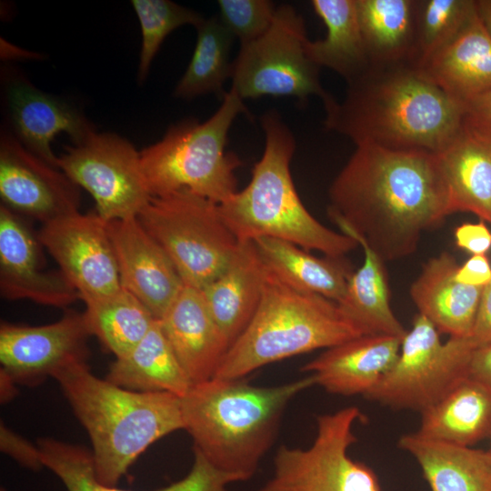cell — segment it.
Segmentation results:
<instances>
[{
	"label": "cell",
	"mask_w": 491,
	"mask_h": 491,
	"mask_svg": "<svg viewBox=\"0 0 491 491\" xmlns=\"http://www.w3.org/2000/svg\"><path fill=\"white\" fill-rule=\"evenodd\" d=\"M266 266L288 286L338 303L353 273L342 258L317 257L290 242L261 237L253 241Z\"/></svg>",
	"instance_id": "f1b7e54d"
},
{
	"label": "cell",
	"mask_w": 491,
	"mask_h": 491,
	"mask_svg": "<svg viewBox=\"0 0 491 491\" xmlns=\"http://www.w3.org/2000/svg\"><path fill=\"white\" fill-rule=\"evenodd\" d=\"M121 286L159 320L185 284L170 257L138 218L108 222Z\"/></svg>",
	"instance_id": "e0dca14e"
},
{
	"label": "cell",
	"mask_w": 491,
	"mask_h": 491,
	"mask_svg": "<svg viewBox=\"0 0 491 491\" xmlns=\"http://www.w3.org/2000/svg\"><path fill=\"white\" fill-rule=\"evenodd\" d=\"M219 19L240 45L249 43L266 32L276 11L268 0H219Z\"/></svg>",
	"instance_id": "8d00e7d4"
},
{
	"label": "cell",
	"mask_w": 491,
	"mask_h": 491,
	"mask_svg": "<svg viewBox=\"0 0 491 491\" xmlns=\"http://www.w3.org/2000/svg\"><path fill=\"white\" fill-rule=\"evenodd\" d=\"M476 10L484 26L491 35V0H476Z\"/></svg>",
	"instance_id": "f6af8a7d"
},
{
	"label": "cell",
	"mask_w": 491,
	"mask_h": 491,
	"mask_svg": "<svg viewBox=\"0 0 491 491\" xmlns=\"http://www.w3.org/2000/svg\"><path fill=\"white\" fill-rule=\"evenodd\" d=\"M309 39L303 17L289 5L276 7L270 27L258 38L240 45L232 62V87L241 99L265 95L293 96L305 102L332 96L322 87L320 67L306 52Z\"/></svg>",
	"instance_id": "9c48e42d"
},
{
	"label": "cell",
	"mask_w": 491,
	"mask_h": 491,
	"mask_svg": "<svg viewBox=\"0 0 491 491\" xmlns=\"http://www.w3.org/2000/svg\"><path fill=\"white\" fill-rule=\"evenodd\" d=\"M470 337L476 346L491 342V282L483 289Z\"/></svg>",
	"instance_id": "b9f144b4"
},
{
	"label": "cell",
	"mask_w": 491,
	"mask_h": 491,
	"mask_svg": "<svg viewBox=\"0 0 491 491\" xmlns=\"http://www.w3.org/2000/svg\"><path fill=\"white\" fill-rule=\"evenodd\" d=\"M37 237L84 303L122 288L108 222L97 214L76 212L47 222Z\"/></svg>",
	"instance_id": "4fadbf2b"
},
{
	"label": "cell",
	"mask_w": 491,
	"mask_h": 491,
	"mask_svg": "<svg viewBox=\"0 0 491 491\" xmlns=\"http://www.w3.org/2000/svg\"><path fill=\"white\" fill-rule=\"evenodd\" d=\"M454 235L456 245L472 255H486L491 248V232L484 221L465 223Z\"/></svg>",
	"instance_id": "ab89813d"
},
{
	"label": "cell",
	"mask_w": 491,
	"mask_h": 491,
	"mask_svg": "<svg viewBox=\"0 0 491 491\" xmlns=\"http://www.w3.org/2000/svg\"><path fill=\"white\" fill-rule=\"evenodd\" d=\"M195 28V46L174 96L191 99L207 94L224 95L223 85L231 77L229 55L235 37L217 16L204 19Z\"/></svg>",
	"instance_id": "836d02e7"
},
{
	"label": "cell",
	"mask_w": 491,
	"mask_h": 491,
	"mask_svg": "<svg viewBox=\"0 0 491 491\" xmlns=\"http://www.w3.org/2000/svg\"><path fill=\"white\" fill-rule=\"evenodd\" d=\"M58 167L93 197L107 222L135 217L152 198L140 152L126 139L94 132L58 156Z\"/></svg>",
	"instance_id": "7c38bea8"
},
{
	"label": "cell",
	"mask_w": 491,
	"mask_h": 491,
	"mask_svg": "<svg viewBox=\"0 0 491 491\" xmlns=\"http://www.w3.org/2000/svg\"><path fill=\"white\" fill-rule=\"evenodd\" d=\"M265 134L264 153L255 165L248 185L219 204L223 219L239 241L272 237L307 251L342 258L357 242L317 221L301 201L290 171L296 140L275 111L260 118Z\"/></svg>",
	"instance_id": "5b68a950"
},
{
	"label": "cell",
	"mask_w": 491,
	"mask_h": 491,
	"mask_svg": "<svg viewBox=\"0 0 491 491\" xmlns=\"http://www.w3.org/2000/svg\"><path fill=\"white\" fill-rule=\"evenodd\" d=\"M131 5L141 27L142 45L137 78L142 83L166 36L185 25L196 27L205 18L169 0H132Z\"/></svg>",
	"instance_id": "d590c367"
},
{
	"label": "cell",
	"mask_w": 491,
	"mask_h": 491,
	"mask_svg": "<svg viewBox=\"0 0 491 491\" xmlns=\"http://www.w3.org/2000/svg\"><path fill=\"white\" fill-rule=\"evenodd\" d=\"M90 336L84 314L74 311L44 326L2 323L0 371L16 385H40L66 366L87 361Z\"/></svg>",
	"instance_id": "5bb4252c"
},
{
	"label": "cell",
	"mask_w": 491,
	"mask_h": 491,
	"mask_svg": "<svg viewBox=\"0 0 491 491\" xmlns=\"http://www.w3.org/2000/svg\"><path fill=\"white\" fill-rule=\"evenodd\" d=\"M490 450H491V448H490Z\"/></svg>",
	"instance_id": "7dc6e473"
},
{
	"label": "cell",
	"mask_w": 491,
	"mask_h": 491,
	"mask_svg": "<svg viewBox=\"0 0 491 491\" xmlns=\"http://www.w3.org/2000/svg\"><path fill=\"white\" fill-rule=\"evenodd\" d=\"M398 446L420 466L432 491H491V450L425 438L416 432Z\"/></svg>",
	"instance_id": "d4e9b609"
},
{
	"label": "cell",
	"mask_w": 491,
	"mask_h": 491,
	"mask_svg": "<svg viewBox=\"0 0 491 491\" xmlns=\"http://www.w3.org/2000/svg\"><path fill=\"white\" fill-rule=\"evenodd\" d=\"M361 336L336 302L288 286L266 266L260 304L215 377L242 379L264 366Z\"/></svg>",
	"instance_id": "8992f818"
},
{
	"label": "cell",
	"mask_w": 491,
	"mask_h": 491,
	"mask_svg": "<svg viewBox=\"0 0 491 491\" xmlns=\"http://www.w3.org/2000/svg\"><path fill=\"white\" fill-rule=\"evenodd\" d=\"M136 217L184 284L200 290L227 267L239 246L219 204L186 189L152 197Z\"/></svg>",
	"instance_id": "ba28073f"
},
{
	"label": "cell",
	"mask_w": 491,
	"mask_h": 491,
	"mask_svg": "<svg viewBox=\"0 0 491 491\" xmlns=\"http://www.w3.org/2000/svg\"><path fill=\"white\" fill-rule=\"evenodd\" d=\"M354 239L363 248L364 263L351 274L346 293L336 304L364 336L385 335L403 339L407 331L390 306L385 262L363 240Z\"/></svg>",
	"instance_id": "1f68e13d"
},
{
	"label": "cell",
	"mask_w": 491,
	"mask_h": 491,
	"mask_svg": "<svg viewBox=\"0 0 491 491\" xmlns=\"http://www.w3.org/2000/svg\"><path fill=\"white\" fill-rule=\"evenodd\" d=\"M44 466L55 474L67 491H131L100 483L95 474L91 452L83 447L53 438H42L37 444ZM237 477L213 466L194 450V462L182 479L155 491H226Z\"/></svg>",
	"instance_id": "cb8c5ba5"
},
{
	"label": "cell",
	"mask_w": 491,
	"mask_h": 491,
	"mask_svg": "<svg viewBox=\"0 0 491 491\" xmlns=\"http://www.w3.org/2000/svg\"><path fill=\"white\" fill-rule=\"evenodd\" d=\"M248 111L237 94L225 92L219 108L205 121L172 125L163 138L140 152L152 197L186 189L222 204L237 190L235 170L241 160L225 151L235 119Z\"/></svg>",
	"instance_id": "52a82bcc"
},
{
	"label": "cell",
	"mask_w": 491,
	"mask_h": 491,
	"mask_svg": "<svg viewBox=\"0 0 491 491\" xmlns=\"http://www.w3.org/2000/svg\"><path fill=\"white\" fill-rule=\"evenodd\" d=\"M316 385L312 375L275 386L213 377L181 397L184 429L216 468L251 478L276 436L289 402Z\"/></svg>",
	"instance_id": "3957f363"
},
{
	"label": "cell",
	"mask_w": 491,
	"mask_h": 491,
	"mask_svg": "<svg viewBox=\"0 0 491 491\" xmlns=\"http://www.w3.org/2000/svg\"><path fill=\"white\" fill-rule=\"evenodd\" d=\"M227 267L201 289L206 306L230 346L244 332L262 298L266 266L253 241H239Z\"/></svg>",
	"instance_id": "603a6c76"
},
{
	"label": "cell",
	"mask_w": 491,
	"mask_h": 491,
	"mask_svg": "<svg viewBox=\"0 0 491 491\" xmlns=\"http://www.w3.org/2000/svg\"><path fill=\"white\" fill-rule=\"evenodd\" d=\"M325 127L357 145L440 153L463 131L465 108L416 63L371 65L324 103Z\"/></svg>",
	"instance_id": "7a4b0ae2"
},
{
	"label": "cell",
	"mask_w": 491,
	"mask_h": 491,
	"mask_svg": "<svg viewBox=\"0 0 491 491\" xmlns=\"http://www.w3.org/2000/svg\"><path fill=\"white\" fill-rule=\"evenodd\" d=\"M455 257L443 252L423 266L410 287L411 298L420 315L439 333L450 337L470 336L484 287L458 282Z\"/></svg>",
	"instance_id": "44dd1931"
},
{
	"label": "cell",
	"mask_w": 491,
	"mask_h": 491,
	"mask_svg": "<svg viewBox=\"0 0 491 491\" xmlns=\"http://www.w3.org/2000/svg\"><path fill=\"white\" fill-rule=\"evenodd\" d=\"M476 344L470 337H449L417 314L402 339L398 357L379 383L365 396L395 409L420 413L468 377V365Z\"/></svg>",
	"instance_id": "30bf717a"
},
{
	"label": "cell",
	"mask_w": 491,
	"mask_h": 491,
	"mask_svg": "<svg viewBox=\"0 0 491 491\" xmlns=\"http://www.w3.org/2000/svg\"><path fill=\"white\" fill-rule=\"evenodd\" d=\"M0 196L3 205L42 225L79 212V187L7 134L0 141Z\"/></svg>",
	"instance_id": "9a60e30c"
},
{
	"label": "cell",
	"mask_w": 491,
	"mask_h": 491,
	"mask_svg": "<svg viewBox=\"0 0 491 491\" xmlns=\"http://www.w3.org/2000/svg\"><path fill=\"white\" fill-rule=\"evenodd\" d=\"M0 447L2 452L29 469L38 470L44 466L38 446L33 445L3 423L0 426Z\"/></svg>",
	"instance_id": "74e56055"
},
{
	"label": "cell",
	"mask_w": 491,
	"mask_h": 491,
	"mask_svg": "<svg viewBox=\"0 0 491 491\" xmlns=\"http://www.w3.org/2000/svg\"><path fill=\"white\" fill-rule=\"evenodd\" d=\"M476 13V0H417V65L453 41Z\"/></svg>",
	"instance_id": "e575fe53"
},
{
	"label": "cell",
	"mask_w": 491,
	"mask_h": 491,
	"mask_svg": "<svg viewBox=\"0 0 491 491\" xmlns=\"http://www.w3.org/2000/svg\"><path fill=\"white\" fill-rule=\"evenodd\" d=\"M456 278L458 282L476 287H485L491 282V266L486 255H473L458 266Z\"/></svg>",
	"instance_id": "60d3db41"
},
{
	"label": "cell",
	"mask_w": 491,
	"mask_h": 491,
	"mask_svg": "<svg viewBox=\"0 0 491 491\" xmlns=\"http://www.w3.org/2000/svg\"><path fill=\"white\" fill-rule=\"evenodd\" d=\"M159 322L192 384L215 377L230 343L212 316L202 291L185 285Z\"/></svg>",
	"instance_id": "ac0fdd59"
},
{
	"label": "cell",
	"mask_w": 491,
	"mask_h": 491,
	"mask_svg": "<svg viewBox=\"0 0 491 491\" xmlns=\"http://www.w3.org/2000/svg\"><path fill=\"white\" fill-rule=\"evenodd\" d=\"M315 13L326 27L323 39L306 43V52L320 68L327 67L346 84L371 65L363 40L356 0H313Z\"/></svg>",
	"instance_id": "4dcf8cb0"
},
{
	"label": "cell",
	"mask_w": 491,
	"mask_h": 491,
	"mask_svg": "<svg viewBox=\"0 0 491 491\" xmlns=\"http://www.w3.org/2000/svg\"><path fill=\"white\" fill-rule=\"evenodd\" d=\"M92 443L97 480L116 486L129 467L155 441L184 429L181 397L137 392L95 376L87 361L75 362L54 377Z\"/></svg>",
	"instance_id": "277c9868"
},
{
	"label": "cell",
	"mask_w": 491,
	"mask_h": 491,
	"mask_svg": "<svg viewBox=\"0 0 491 491\" xmlns=\"http://www.w3.org/2000/svg\"><path fill=\"white\" fill-rule=\"evenodd\" d=\"M416 433L425 438L462 446L491 437V390L466 378L421 412Z\"/></svg>",
	"instance_id": "484cf974"
},
{
	"label": "cell",
	"mask_w": 491,
	"mask_h": 491,
	"mask_svg": "<svg viewBox=\"0 0 491 491\" xmlns=\"http://www.w3.org/2000/svg\"><path fill=\"white\" fill-rule=\"evenodd\" d=\"M0 55L5 60L41 58L40 54L18 47L3 38L0 41Z\"/></svg>",
	"instance_id": "ee69618b"
},
{
	"label": "cell",
	"mask_w": 491,
	"mask_h": 491,
	"mask_svg": "<svg viewBox=\"0 0 491 491\" xmlns=\"http://www.w3.org/2000/svg\"><path fill=\"white\" fill-rule=\"evenodd\" d=\"M356 1L370 64H417V0Z\"/></svg>",
	"instance_id": "f546056e"
},
{
	"label": "cell",
	"mask_w": 491,
	"mask_h": 491,
	"mask_svg": "<svg viewBox=\"0 0 491 491\" xmlns=\"http://www.w3.org/2000/svg\"><path fill=\"white\" fill-rule=\"evenodd\" d=\"M437 155L450 213L470 212L491 224V145L463 130Z\"/></svg>",
	"instance_id": "83f0119b"
},
{
	"label": "cell",
	"mask_w": 491,
	"mask_h": 491,
	"mask_svg": "<svg viewBox=\"0 0 491 491\" xmlns=\"http://www.w3.org/2000/svg\"><path fill=\"white\" fill-rule=\"evenodd\" d=\"M105 379L137 392H165L183 397L193 386L159 320L127 354L111 364Z\"/></svg>",
	"instance_id": "4316f807"
},
{
	"label": "cell",
	"mask_w": 491,
	"mask_h": 491,
	"mask_svg": "<svg viewBox=\"0 0 491 491\" xmlns=\"http://www.w3.org/2000/svg\"><path fill=\"white\" fill-rule=\"evenodd\" d=\"M1 399L5 402L11 399L15 393V383L5 373L0 371Z\"/></svg>",
	"instance_id": "bcb514c9"
},
{
	"label": "cell",
	"mask_w": 491,
	"mask_h": 491,
	"mask_svg": "<svg viewBox=\"0 0 491 491\" xmlns=\"http://www.w3.org/2000/svg\"><path fill=\"white\" fill-rule=\"evenodd\" d=\"M328 215L384 262L415 253L424 231L451 215L437 154L357 145L333 180Z\"/></svg>",
	"instance_id": "6da1fadb"
},
{
	"label": "cell",
	"mask_w": 491,
	"mask_h": 491,
	"mask_svg": "<svg viewBox=\"0 0 491 491\" xmlns=\"http://www.w3.org/2000/svg\"><path fill=\"white\" fill-rule=\"evenodd\" d=\"M463 130L491 145V92L476 98L466 106Z\"/></svg>",
	"instance_id": "f35d334b"
},
{
	"label": "cell",
	"mask_w": 491,
	"mask_h": 491,
	"mask_svg": "<svg viewBox=\"0 0 491 491\" xmlns=\"http://www.w3.org/2000/svg\"><path fill=\"white\" fill-rule=\"evenodd\" d=\"M85 305L83 314L91 336H96L115 358L131 351L157 320L123 287L108 296L87 301Z\"/></svg>",
	"instance_id": "d6a6232c"
},
{
	"label": "cell",
	"mask_w": 491,
	"mask_h": 491,
	"mask_svg": "<svg viewBox=\"0 0 491 491\" xmlns=\"http://www.w3.org/2000/svg\"><path fill=\"white\" fill-rule=\"evenodd\" d=\"M468 377L491 390V342L477 346L468 365Z\"/></svg>",
	"instance_id": "7bdbcfd3"
},
{
	"label": "cell",
	"mask_w": 491,
	"mask_h": 491,
	"mask_svg": "<svg viewBox=\"0 0 491 491\" xmlns=\"http://www.w3.org/2000/svg\"><path fill=\"white\" fill-rule=\"evenodd\" d=\"M41 244L18 213L0 206V291L10 300L65 307L80 299L60 271L45 270Z\"/></svg>",
	"instance_id": "2e32d148"
},
{
	"label": "cell",
	"mask_w": 491,
	"mask_h": 491,
	"mask_svg": "<svg viewBox=\"0 0 491 491\" xmlns=\"http://www.w3.org/2000/svg\"><path fill=\"white\" fill-rule=\"evenodd\" d=\"M401 343L392 336H361L326 349L302 370L329 393L365 396L394 366Z\"/></svg>",
	"instance_id": "ffe728a7"
},
{
	"label": "cell",
	"mask_w": 491,
	"mask_h": 491,
	"mask_svg": "<svg viewBox=\"0 0 491 491\" xmlns=\"http://www.w3.org/2000/svg\"><path fill=\"white\" fill-rule=\"evenodd\" d=\"M420 67L434 84L464 108L491 92V35L478 14L453 41Z\"/></svg>",
	"instance_id": "7402d4cb"
},
{
	"label": "cell",
	"mask_w": 491,
	"mask_h": 491,
	"mask_svg": "<svg viewBox=\"0 0 491 491\" xmlns=\"http://www.w3.org/2000/svg\"><path fill=\"white\" fill-rule=\"evenodd\" d=\"M348 406L316 418V435L307 448H278L273 476L260 491H380L376 473L348 455L361 416Z\"/></svg>",
	"instance_id": "8fae6325"
},
{
	"label": "cell",
	"mask_w": 491,
	"mask_h": 491,
	"mask_svg": "<svg viewBox=\"0 0 491 491\" xmlns=\"http://www.w3.org/2000/svg\"><path fill=\"white\" fill-rule=\"evenodd\" d=\"M6 103L15 136L30 152L55 167H58V156L53 153L51 143L57 135L65 133L75 145L95 132L74 105L23 80L8 85Z\"/></svg>",
	"instance_id": "d6986e66"
}]
</instances>
